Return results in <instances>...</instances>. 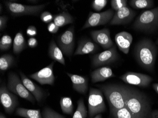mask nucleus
I'll return each instance as SVG.
<instances>
[{"instance_id": "obj_1", "label": "nucleus", "mask_w": 158, "mask_h": 118, "mask_svg": "<svg viewBox=\"0 0 158 118\" xmlns=\"http://www.w3.org/2000/svg\"><path fill=\"white\" fill-rule=\"evenodd\" d=\"M121 86L126 107L134 118H150L152 105L148 96L142 91L130 87Z\"/></svg>"}, {"instance_id": "obj_2", "label": "nucleus", "mask_w": 158, "mask_h": 118, "mask_svg": "<svg viewBox=\"0 0 158 118\" xmlns=\"http://www.w3.org/2000/svg\"><path fill=\"white\" fill-rule=\"evenodd\" d=\"M158 48L151 39H143L135 47L134 55L139 65L150 72H153Z\"/></svg>"}, {"instance_id": "obj_3", "label": "nucleus", "mask_w": 158, "mask_h": 118, "mask_svg": "<svg viewBox=\"0 0 158 118\" xmlns=\"http://www.w3.org/2000/svg\"><path fill=\"white\" fill-rule=\"evenodd\" d=\"M132 27L135 31L152 33L158 29V6L142 12L136 18Z\"/></svg>"}, {"instance_id": "obj_4", "label": "nucleus", "mask_w": 158, "mask_h": 118, "mask_svg": "<svg viewBox=\"0 0 158 118\" xmlns=\"http://www.w3.org/2000/svg\"><path fill=\"white\" fill-rule=\"evenodd\" d=\"M106 97L109 105L110 111L121 109L126 107L125 98L121 86L114 84L97 85Z\"/></svg>"}, {"instance_id": "obj_5", "label": "nucleus", "mask_w": 158, "mask_h": 118, "mask_svg": "<svg viewBox=\"0 0 158 118\" xmlns=\"http://www.w3.org/2000/svg\"><path fill=\"white\" fill-rule=\"evenodd\" d=\"M89 115L92 118L97 115L104 112L106 106L102 92L95 88H90L88 98Z\"/></svg>"}, {"instance_id": "obj_6", "label": "nucleus", "mask_w": 158, "mask_h": 118, "mask_svg": "<svg viewBox=\"0 0 158 118\" xmlns=\"http://www.w3.org/2000/svg\"><path fill=\"white\" fill-rule=\"evenodd\" d=\"M4 3L7 10L14 16L37 15L44 9L47 4L27 5L10 1H5Z\"/></svg>"}, {"instance_id": "obj_7", "label": "nucleus", "mask_w": 158, "mask_h": 118, "mask_svg": "<svg viewBox=\"0 0 158 118\" xmlns=\"http://www.w3.org/2000/svg\"><path fill=\"white\" fill-rule=\"evenodd\" d=\"M7 88L10 92L31 102L33 104L35 103L36 100L34 96L27 89L21 80L15 73L10 72L9 74Z\"/></svg>"}, {"instance_id": "obj_8", "label": "nucleus", "mask_w": 158, "mask_h": 118, "mask_svg": "<svg viewBox=\"0 0 158 118\" xmlns=\"http://www.w3.org/2000/svg\"><path fill=\"white\" fill-rule=\"evenodd\" d=\"M114 14L112 9L99 13L90 12L82 29L109 23L112 19Z\"/></svg>"}, {"instance_id": "obj_9", "label": "nucleus", "mask_w": 158, "mask_h": 118, "mask_svg": "<svg viewBox=\"0 0 158 118\" xmlns=\"http://www.w3.org/2000/svg\"><path fill=\"white\" fill-rule=\"evenodd\" d=\"M57 42L59 48L64 55L68 57L72 55L75 43L74 26L69 27L59 35Z\"/></svg>"}, {"instance_id": "obj_10", "label": "nucleus", "mask_w": 158, "mask_h": 118, "mask_svg": "<svg viewBox=\"0 0 158 118\" xmlns=\"http://www.w3.org/2000/svg\"><path fill=\"white\" fill-rule=\"evenodd\" d=\"M127 84L142 87H147L153 81L152 77L141 73L127 72L120 77Z\"/></svg>"}, {"instance_id": "obj_11", "label": "nucleus", "mask_w": 158, "mask_h": 118, "mask_svg": "<svg viewBox=\"0 0 158 118\" xmlns=\"http://www.w3.org/2000/svg\"><path fill=\"white\" fill-rule=\"evenodd\" d=\"M118 58L116 46L114 45L111 48L97 54L92 59L93 67H100L102 66L110 64L116 62Z\"/></svg>"}, {"instance_id": "obj_12", "label": "nucleus", "mask_w": 158, "mask_h": 118, "mask_svg": "<svg viewBox=\"0 0 158 118\" xmlns=\"http://www.w3.org/2000/svg\"><path fill=\"white\" fill-rule=\"evenodd\" d=\"M0 102L5 112L10 115L13 113L19 104L17 97L5 86H2L0 88Z\"/></svg>"}, {"instance_id": "obj_13", "label": "nucleus", "mask_w": 158, "mask_h": 118, "mask_svg": "<svg viewBox=\"0 0 158 118\" xmlns=\"http://www.w3.org/2000/svg\"><path fill=\"white\" fill-rule=\"evenodd\" d=\"M55 62H53L48 65L37 72L31 74L30 77L37 81L40 84L44 85H54L55 77L53 73V67Z\"/></svg>"}, {"instance_id": "obj_14", "label": "nucleus", "mask_w": 158, "mask_h": 118, "mask_svg": "<svg viewBox=\"0 0 158 118\" xmlns=\"http://www.w3.org/2000/svg\"><path fill=\"white\" fill-rule=\"evenodd\" d=\"M136 14L134 10L127 6L116 11L109 24L110 25L127 24L134 19Z\"/></svg>"}, {"instance_id": "obj_15", "label": "nucleus", "mask_w": 158, "mask_h": 118, "mask_svg": "<svg viewBox=\"0 0 158 118\" xmlns=\"http://www.w3.org/2000/svg\"><path fill=\"white\" fill-rule=\"evenodd\" d=\"M90 35L93 41L104 49H109L114 46L113 42L110 38V31L108 28L92 31Z\"/></svg>"}, {"instance_id": "obj_16", "label": "nucleus", "mask_w": 158, "mask_h": 118, "mask_svg": "<svg viewBox=\"0 0 158 118\" xmlns=\"http://www.w3.org/2000/svg\"><path fill=\"white\" fill-rule=\"evenodd\" d=\"M114 40L119 49L124 54H128L133 42V36L126 31L118 33L115 35Z\"/></svg>"}, {"instance_id": "obj_17", "label": "nucleus", "mask_w": 158, "mask_h": 118, "mask_svg": "<svg viewBox=\"0 0 158 118\" xmlns=\"http://www.w3.org/2000/svg\"><path fill=\"white\" fill-rule=\"evenodd\" d=\"M20 76L23 84L28 91L31 92V94L34 96L35 100L39 103L41 102L44 97V93L41 88L33 83L23 73L20 72Z\"/></svg>"}, {"instance_id": "obj_18", "label": "nucleus", "mask_w": 158, "mask_h": 118, "mask_svg": "<svg viewBox=\"0 0 158 118\" xmlns=\"http://www.w3.org/2000/svg\"><path fill=\"white\" fill-rule=\"evenodd\" d=\"M71 79L73 89L78 93L85 94L88 89V80L86 77L67 73Z\"/></svg>"}, {"instance_id": "obj_19", "label": "nucleus", "mask_w": 158, "mask_h": 118, "mask_svg": "<svg viewBox=\"0 0 158 118\" xmlns=\"http://www.w3.org/2000/svg\"><path fill=\"white\" fill-rule=\"evenodd\" d=\"M98 49V46L89 39H83L78 43V46L74 53L75 55L93 54Z\"/></svg>"}, {"instance_id": "obj_20", "label": "nucleus", "mask_w": 158, "mask_h": 118, "mask_svg": "<svg viewBox=\"0 0 158 118\" xmlns=\"http://www.w3.org/2000/svg\"><path fill=\"white\" fill-rule=\"evenodd\" d=\"M91 82L93 83L103 82L106 80L115 77L110 67H102L93 71L90 74Z\"/></svg>"}, {"instance_id": "obj_21", "label": "nucleus", "mask_w": 158, "mask_h": 118, "mask_svg": "<svg viewBox=\"0 0 158 118\" xmlns=\"http://www.w3.org/2000/svg\"><path fill=\"white\" fill-rule=\"evenodd\" d=\"M48 55L52 60L65 65V62L64 57V54L60 48L57 46L54 40H52L50 43L48 48Z\"/></svg>"}, {"instance_id": "obj_22", "label": "nucleus", "mask_w": 158, "mask_h": 118, "mask_svg": "<svg viewBox=\"0 0 158 118\" xmlns=\"http://www.w3.org/2000/svg\"><path fill=\"white\" fill-rule=\"evenodd\" d=\"M54 22L59 27L73 23V17L67 12H63L54 16Z\"/></svg>"}, {"instance_id": "obj_23", "label": "nucleus", "mask_w": 158, "mask_h": 118, "mask_svg": "<svg viewBox=\"0 0 158 118\" xmlns=\"http://www.w3.org/2000/svg\"><path fill=\"white\" fill-rule=\"evenodd\" d=\"M15 115L25 118H43L40 110H32L23 108H17Z\"/></svg>"}, {"instance_id": "obj_24", "label": "nucleus", "mask_w": 158, "mask_h": 118, "mask_svg": "<svg viewBox=\"0 0 158 118\" xmlns=\"http://www.w3.org/2000/svg\"><path fill=\"white\" fill-rule=\"evenodd\" d=\"M26 47V41L23 35L20 32L17 33L13 41V53L19 54Z\"/></svg>"}, {"instance_id": "obj_25", "label": "nucleus", "mask_w": 158, "mask_h": 118, "mask_svg": "<svg viewBox=\"0 0 158 118\" xmlns=\"http://www.w3.org/2000/svg\"><path fill=\"white\" fill-rule=\"evenodd\" d=\"M129 4L135 9H147L154 6V2L152 0H131Z\"/></svg>"}, {"instance_id": "obj_26", "label": "nucleus", "mask_w": 158, "mask_h": 118, "mask_svg": "<svg viewBox=\"0 0 158 118\" xmlns=\"http://www.w3.org/2000/svg\"><path fill=\"white\" fill-rule=\"evenodd\" d=\"M14 63V58L10 54H5L0 57V70L5 71L11 68Z\"/></svg>"}, {"instance_id": "obj_27", "label": "nucleus", "mask_w": 158, "mask_h": 118, "mask_svg": "<svg viewBox=\"0 0 158 118\" xmlns=\"http://www.w3.org/2000/svg\"><path fill=\"white\" fill-rule=\"evenodd\" d=\"M60 104L63 113L68 115H73V103L71 98L62 97L60 100Z\"/></svg>"}, {"instance_id": "obj_28", "label": "nucleus", "mask_w": 158, "mask_h": 118, "mask_svg": "<svg viewBox=\"0 0 158 118\" xmlns=\"http://www.w3.org/2000/svg\"><path fill=\"white\" fill-rule=\"evenodd\" d=\"M87 116V111L84 104V100L81 98L77 102V108L73 118H86Z\"/></svg>"}, {"instance_id": "obj_29", "label": "nucleus", "mask_w": 158, "mask_h": 118, "mask_svg": "<svg viewBox=\"0 0 158 118\" xmlns=\"http://www.w3.org/2000/svg\"><path fill=\"white\" fill-rule=\"evenodd\" d=\"M110 113L114 118H134L131 112L126 107L114 110Z\"/></svg>"}, {"instance_id": "obj_30", "label": "nucleus", "mask_w": 158, "mask_h": 118, "mask_svg": "<svg viewBox=\"0 0 158 118\" xmlns=\"http://www.w3.org/2000/svg\"><path fill=\"white\" fill-rule=\"evenodd\" d=\"M12 43V39L10 35H3L0 40V50L1 51L8 50L10 48Z\"/></svg>"}, {"instance_id": "obj_31", "label": "nucleus", "mask_w": 158, "mask_h": 118, "mask_svg": "<svg viewBox=\"0 0 158 118\" xmlns=\"http://www.w3.org/2000/svg\"><path fill=\"white\" fill-rule=\"evenodd\" d=\"M43 118H65L64 116L59 114L49 107H46L42 112Z\"/></svg>"}, {"instance_id": "obj_32", "label": "nucleus", "mask_w": 158, "mask_h": 118, "mask_svg": "<svg viewBox=\"0 0 158 118\" xmlns=\"http://www.w3.org/2000/svg\"><path fill=\"white\" fill-rule=\"evenodd\" d=\"M127 0H112L111 1V5L112 9L118 11L122 8L127 6Z\"/></svg>"}, {"instance_id": "obj_33", "label": "nucleus", "mask_w": 158, "mask_h": 118, "mask_svg": "<svg viewBox=\"0 0 158 118\" xmlns=\"http://www.w3.org/2000/svg\"><path fill=\"white\" fill-rule=\"evenodd\" d=\"M107 0H94L92 2V7L96 11H100L106 6Z\"/></svg>"}, {"instance_id": "obj_34", "label": "nucleus", "mask_w": 158, "mask_h": 118, "mask_svg": "<svg viewBox=\"0 0 158 118\" xmlns=\"http://www.w3.org/2000/svg\"><path fill=\"white\" fill-rule=\"evenodd\" d=\"M40 19L44 23H48L54 19V16L48 11H44L41 14Z\"/></svg>"}, {"instance_id": "obj_35", "label": "nucleus", "mask_w": 158, "mask_h": 118, "mask_svg": "<svg viewBox=\"0 0 158 118\" xmlns=\"http://www.w3.org/2000/svg\"><path fill=\"white\" fill-rule=\"evenodd\" d=\"M26 33L28 36L33 38V36H35L37 35V28L33 26H30L27 29Z\"/></svg>"}, {"instance_id": "obj_36", "label": "nucleus", "mask_w": 158, "mask_h": 118, "mask_svg": "<svg viewBox=\"0 0 158 118\" xmlns=\"http://www.w3.org/2000/svg\"><path fill=\"white\" fill-rule=\"evenodd\" d=\"M48 31L52 34L56 33L59 31V27L56 25L54 22L50 23L47 26Z\"/></svg>"}, {"instance_id": "obj_37", "label": "nucleus", "mask_w": 158, "mask_h": 118, "mask_svg": "<svg viewBox=\"0 0 158 118\" xmlns=\"http://www.w3.org/2000/svg\"><path fill=\"white\" fill-rule=\"evenodd\" d=\"M8 17L6 16H1L0 17V30L2 31L5 28L8 20Z\"/></svg>"}, {"instance_id": "obj_38", "label": "nucleus", "mask_w": 158, "mask_h": 118, "mask_svg": "<svg viewBox=\"0 0 158 118\" xmlns=\"http://www.w3.org/2000/svg\"><path fill=\"white\" fill-rule=\"evenodd\" d=\"M38 45V42L35 38H31L27 40V45L30 47L33 48L36 47Z\"/></svg>"}, {"instance_id": "obj_39", "label": "nucleus", "mask_w": 158, "mask_h": 118, "mask_svg": "<svg viewBox=\"0 0 158 118\" xmlns=\"http://www.w3.org/2000/svg\"><path fill=\"white\" fill-rule=\"evenodd\" d=\"M150 118H158V110H155L152 112Z\"/></svg>"}, {"instance_id": "obj_40", "label": "nucleus", "mask_w": 158, "mask_h": 118, "mask_svg": "<svg viewBox=\"0 0 158 118\" xmlns=\"http://www.w3.org/2000/svg\"><path fill=\"white\" fill-rule=\"evenodd\" d=\"M152 87L155 92L158 94V83H154L152 84Z\"/></svg>"}, {"instance_id": "obj_41", "label": "nucleus", "mask_w": 158, "mask_h": 118, "mask_svg": "<svg viewBox=\"0 0 158 118\" xmlns=\"http://www.w3.org/2000/svg\"><path fill=\"white\" fill-rule=\"evenodd\" d=\"M93 118H102V114H98Z\"/></svg>"}, {"instance_id": "obj_42", "label": "nucleus", "mask_w": 158, "mask_h": 118, "mask_svg": "<svg viewBox=\"0 0 158 118\" xmlns=\"http://www.w3.org/2000/svg\"><path fill=\"white\" fill-rule=\"evenodd\" d=\"M0 118H7L6 117V116L4 115V114H2V113H1V114H0Z\"/></svg>"}, {"instance_id": "obj_43", "label": "nucleus", "mask_w": 158, "mask_h": 118, "mask_svg": "<svg viewBox=\"0 0 158 118\" xmlns=\"http://www.w3.org/2000/svg\"><path fill=\"white\" fill-rule=\"evenodd\" d=\"M156 45H158V38L157 39V40H156V42H155Z\"/></svg>"}]
</instances>
